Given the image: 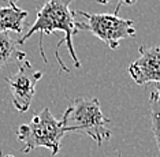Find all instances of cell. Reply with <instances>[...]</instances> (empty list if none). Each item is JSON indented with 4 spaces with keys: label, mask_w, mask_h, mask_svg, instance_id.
Masks as SVG:
<instances>
[{
    "label": "cell",
    "mask_w": 160,
    "mask_h": 157,
    "mask_svg": "<svg viewBox=\"0 0 160 157\" xmlns=\"http://www.w3.org/2000/svg\"><path fill=\"white\" fill-rule=\"evenodd\" d=\"M14 51H15L14 40L8 36V33H0V68L10 61Z\"/></svg>",
    "instance_id": "obj_9"
},
{
    "label": "cell",
    "mask_w": 160,
    "mask_h": 157,
    "mask_svg": "<svg viewBox=\"0 0 160 157\" xmlns=\"http://www.w3.org/2000/svg\"><path fill=\"white\" fill-rule=\"evenodd\" d=\"M18 71L10 78H6L12 96V104L19 112H28L36 93V85L42 78V72L33 68L28 60L26 53L17 52Z\"/></svg>",
    "instance_id": "obj_5"
},
{
    "label": "cell",
    "mask_w": 160,
    "mask_h": 157,
    "mask_svg": "<svg viewBox=\"0 0 160 157\" xmlns=\"http://www.w3.org/2000/svg\"><path fill=\"white\" fill-rule=\"evenodd\" d=\"M66 131L60 120L55 119L49 108H44L33 116L29 123L21 125L17 137L23 142V153L37 148H47L51 155L56 156L60 150V142Z\"/></svg>",
    "instance_id": "obj_3"
},
{
    "label": "cell",
    "mask_w": 160,
    "mask_h": 157,
    "mask_svg": "<svg viewBox=\"0 0 160 157\" xmlns=\"http://www.w3.org/2000/svg\"><path fill=\"white\" fill-rule=\"evenodd\" d=\"M118 157H121V153H118Z\"/></svg>",
    "instance_id": "obj_13"
},
{
    "label": "cell",
    "mask_w": 160,
    "mask_h": 157,
    "mask_svg": "<svg viewBox=\"0 0 160 157\" xmlns=\"http://www.w3.org/2000/svg\"><path fill=\"white\" fill-rule=\"evenodd\" d=\"M140 56L129 66V75L137 85H160V47H140Z\"/></svg>",
    "instance_id": "obj_6"
},
{
    "label": "cell",
    "mask_w": 160,
    "mask_h": 157,
    "mask_svg": "<svg viewBox=\"0 0 160 157\" xmlns=\"http://www.w3.org/2000/svg\"><path fill=\"white\" fill-rule=\"evenodd\" d=\"M60 122L66 133L86 134L99 146L111 140L112 133L108 129L110 119L104 116L97 98H75L64 111Z\"/></svg>",
    "instance_id": "obj_2"
},
{
    "label": "cell",
    "mask_w": 160,
    "mask_h": 157,
    "mask_svg": "<svg viewBox=\"0 0 160 157\" xmlns=\"http://www.w3.org/2000/svg\"><path fill=\"white\" fill-rule=\"evenodd\" d=\"M17 0H0V8H3V7H8L14 4Z\"/></svg>",
    "instance_id": "obj_11"
},
{
    "label": "cell",
    "mask_w": 160,
    "mask_h": 157,
    "mask_svg": "<svg viewBox=\"0 0 160 157\" xmlns=\"http://www.w3.org/2000/svg\"><path fill=\"white\" fill-rule=\"evenodd\" d=\"M72 3V0H47L45 4L37 11V17H36L34 23L30 26V29L28 30L26 34H23L22 37L17 41L18 45H23L29 38L32 37V34L34 33H40V41H38V47H40V53H41L44 61H48L47 59L44 49H42V34H52L58 30L64 33V38L58 44L56 47V59L59 63L60 68L63 71L68 72V68L66 67V64L62 61L60 56H59V48L63 44L67 45L68 53H70L72 63L77 68L81 67L79 59L75 53L74 45H72V37L74 34H77L79 32L75 27V11H72L70 8V4Z\"/></svg>",
    "instance_id": "obj_1"
},
{
    "label": "cell",
    "mask_w": 160,
    "mask_h": 157,
    "mask_svg": "<svg viewBox=\"0 0 160 157\" xmlns=\"http://www.w3.org/2000/svg\"><path fill=\"white\" fill-rule=\"evenodd\" d=\"M108 2H110V0H97V3H99V4H107ZM136 3H137V0H119L118 4H116V8H115V11H114V14H116V15H118V12H119V10H121L122 4L133 6V4H136Z\"/></svg>",
    "instance_id": "obj_10"
},
{
    "label": "cell",
    "mask_w": 160,
    "mask_h": 157,
    "mask_svg": "<svg viewBox=\"0 0 160 157\" xmlns=\"http://www.w3.org/2000/svg\"><path fill=\"white\" fill-rule=\"evenodd\" d=\"M75 15L82 17V21H75V27L78 30L90 32L111 49L118 48L122 40L136 37L134 22L118 17L116 14H89L85 11H75Z\"/></svg>",
    "instance_id": "obj_4"
},
{
    "label": "cell",
    "mask_w": 160,
    "mask_h": 157,
    "mask_svg": "<svg viewBox=\"0 0 160 157\" xmlns=\"http://www.w3.org/2000/svg\"><path fill=\"white\" fill-rule=\"evenodd\" d=\"M0 157H14V156H12V155H6V156H3L2 152H0Z\"/></svg>",
    "instance_id": "obj_12"
},
{
    "label": "cell",
    "mask_w": 160,
    "mask_h": 157,
    "mask_svg": "<svg viewBox=\"0 0 160 157\" xmlns=\"http://www.w3.org/2000/svg\"><path fill=\"white\" fill-rule=\"evenodd\" d=\"M155 87L149 96V109H151V126L156 145L160 155V85L153 83Z\"/></svg>",
    "instance_id": "obj_8"
},
{
    "label": "cell",
    "mask_w": 160,
    "mask_h": 157,
    "mask_svg": "<svg viewBox=\"0 0 160 157\" xmlns=\"http://www.w3.org/2000/svg\"><path fill=\"white\" fill-rule=\"evenodd\" d=\"M28 18V11L21 10L17 4L0 8V33H22L25 29V22Z\"/></svg>",
    "instance_id": "obj_7"
}]
</instances>
